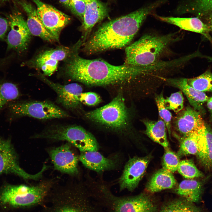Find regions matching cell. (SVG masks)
<instances>
[{"label": "cell", "instance_id": "1", "mask_svg": "<svg viewBox=\"0 0 212 212\" xmlns=\"http://www.w3.org/2000/svg\"><path fill=\"white\" fill-rule=\"evenodd\" d=\"M161 4L158 1L103 23L82 44L83 51L90 54L126 47L148 16Z\"/></svg>", "mask_w": 212, "mask_h": 212}, {"label": "cell", "instance_id": "19", "mask_svg": "<svg viewBox=\"0 0 212 212\" xmlns=\"http://www.w3.org/2000/svg\"><path fill=\"white\" fill-rule=\"evenodd\" d=\"M179 112L174 119L173 125L183 136L197 130L205 125L201 113L193 108L188 106Z\"/></svg>", "mask_w": 212, "mask_h": 212}, {"label": "cell", "instance_id": "12", "mask_svg": "<svg viewBox=\"0 0 212 212\" xmlns=\"http://www.w3.org/2000/svg\"><path fill=\"white\" fill-rule=\"evenodd\" d=\"M32 0L36 5L37 13L41 21L58 41L62 30L70 22L71 17L40 0Z\"/></svg>", "mask_w": 212, "mask_h": 212}, {"label": "cell", "instance_id": "6", "mask_svg": "<svg viewBox=\"0 0 212 212\" xmlns=\"http://www.w3.org/2000/svg\"><path fill=\"white\" fill-rule=\"evenodd\" d=\"M39 139L54 141H66L80 152L97 151L99 144L90 132L77 125H56L48 127L38 134Z\"/></svg>", "mask_w": 212, "mask_h": 212}, {"label": "cell", "instance_id": "11", "mask_svg": "<svg viewBox=\"0 0 212 212\" xmlns=\"http://www.w3.org/2000/svg\"><path fill=\"white\" fill-rule=\"evenodd\" d=\"M8 17L10 30L6 40L7 49L21 53L27 49L32 34L26 21L18 10H14Z\"/></svg>", "mask_w": 212, "mask_h": 212}, {"label": "cell", "instance_id": "37", "mask_svg": "<svg viewBox=\"0 0 212 212\" xmlns=\"http://www.w3.org/2000/svg\"><path fill=\"white\" fill-rule=\"evenodd\" d=\"M85 7L84 0H72L70 10L82 22Z\"/></svg>", "mask_w": 212, "mask_h": 212}, {"label": "cell", "instance_id": "40", "mask_svg": "<svg viewBox=\"0 0 212 212\" xmlns=\"http://www.w3.org/2000/svg\"><path fill=\"white\" fill-rule=\"evenodd\" d=\"M212 11V10L211 11ZM207 23L206 24L208 27L210 32H212V12L208 16L207 19Z\"/></svg>", "mask_w": 212, "mask_h": 212}, {"label": "cell", "instance_id": "33", "mask_svg": "<svg viewBox=\"0 0 212 212\" xmlns=\"http://www.w3.org/2000/svg\"><path fill=\"white\" fill-rule=\"evenodd\" d=\"M164 104L165 107L168 110H172L176 113L180 111L184 106L182 92L179 91L172 94L165 99Z\"/></svg>", "mask_w": 212, "mask_h": 212}, {"label": "cell", "instance_id": "24", "mask_svg": "<svg viewBox=\"0 0 212 212\" xmlns=\"http://www.w3.org/2000/svg\"><path fill=\"white\" fill-rule=\"evenodd\" d=\"M176 181L172 173L163 168L155 172L151 177L146 187L147 191L154 193L174 188Z\"/></svg>", "mask_w": 212, "mask_h": 212}, {"label": "cell", "instance_id": "15", "mask_svg": "<svg viewBox=\"0 0 212 212\" xmlns=\"http://www.w3.org/2000/svg\"><path fill=\"white\" fill-rule=\"evenodd\" d=\"M72 145L67 143L49 149L48 153L56 169L63 173L76 175L79 173V156L73 150Z\"/></svg>", "mask_w": 212, "mask_h": 212}, {"label": "cell", "instance_id": "38", "mask_svg": "<svg viewBox=\"0 0 212 212\" xmlns=\"http://www.w3.org/2000/svg\"><path fill=\"white\" fill-rule=\"evenodd\" d=\"M8 21L0 17V40L4 38L8 29Z\"/></svg>", "mask_w": 212, "mask_h": 212}, {"label": "cell", "instance_id": "28", "mask_svg": "<svg viewBox=\"0 0 212 212\" xmlns=\"http://www.w3.org/2000/svg\"><path fill=\"white\" fill-rule=\"evenodd\" d=\"M20 94L17 86L8 82L0 83V110L18 98Z\"/></svg>", "mask_w": 212, "mask_h": 212}, {"label": "cell", "instance_id": "29", "mask_svg": "<svg viewBox=\"0 0 212 212\" xmlns=\"http://www.w3.org/2000/svg\"><path fill=\"white\" fill-rule=\"evenodd\" d=\"M186 79L188 85L198 91L212 92V73L210 70L195 77Z\"/></svg>", "mask_w": 212, "mask_h": 212}, {"label": "cell", "instance_id": "43", "mask_svg": "<svg viewBox=\"0 0 212 212\" xmlns=\"http://www.w3.org/2000/svg\"><path fill=\"white\" fill-rule=\"evenodd\" d=\"M9 0H0V2H4L8 1Z\"/></svg>", "mask_w": 212, "mask_h": 212}, {"label": "cell", "instance_id": "4", "mask_svg": "<svg viewBox=\"0 0 212 212\" xmlns=\"http://www.w3.org/2000/svg\"><path fill=\"white\" fill-rule=\"evenodd\" d=\"M180 37L175 33L159 35L146 34L127 46L124 64L143 67L160 61V58L168 47Z\"/></svg>", "mask_w": 212, "mask_h": 212}, {"label": "cell", "instance_id": "7", "mask_svg": "<svg viewBox=\"0 0 212 212\" xmlns=\"http://www.w3.org/2000/svg\"><path fill=\"white\" fill-rule=\"evenodd\" d=\"M101 206L106 212H158V202L148 194L118 196L108 190L103 194Z\"/></svg>", "mask_w": 212, "mask_h": 212}, {"label": "cell", "instance_id": "31", "mask_svg": "<svg viewBox=\"0 0 212 212\" xmlns=\"http://www.w3.org/2000/svg\"><path fill=\"white\" fill-rule=\"evenodd\" d=\"M177 170L180 174L186 178L191 179L203 176L202 173L193 162L188 160L180 161Z\"/></svg>", "mask_w": 212, "mask_h": 212}, {"label": "cell", "instance_id": "17", "mask_svg": "<svg viewBox=\"0 0 212 212\" xmlns=\"http://www.w3.org/2000/svg\"><path fill=\"white\" fill-rule=\"evenodd\" d=\"M79 160L85 167L98 173L116 169L122 161L120 154L105 157L97 151L80 152Z\"/></svg>", "mask_w": 212, "mask_h": 212}, {"label": "cell", "instance_id": "25", "mask_svg": "<svg viewBox=\"0 0 212 212\" xmlns=\"http://www.w3.org/2000/svg\"><path fill=\"white\" fill-rule=\"evenodd\" d=\"M142 122L145 127V133L150 139L165 148H168L166 126L163 120L161 119L157 121L144 119Z\"/></svg>", "mask_w": 212, "mask_h": 212}, {"label": "cell", "instance_id": "14", "mask_svg": "<svg viewBox=\"0 0 212 212\" xmlns=\"http://www.w3.org/2000/svg\"><path fill=\"white\" fill-rule=\"evenodd\" d=\"M151 159L150 156L130 158L126 163L118 180L120 191L127 189L132 192L138 186Z\"/></svg>", "mask_w": 212, "mask_h": 212}, {"label": "cell", "instance_id": "21", "mask_svg": "<svg viewBox=\"0 0 212 212\" xmlns=\"http://www.w3.org/2000/svg\"><path fill=\"white\" fill-rule=\"evenodd\" d=\"M166 81L170 85L180 90L194 109L201 113H205L203 105L209 98L205 93L198 91L188 85L186 78H170L166 79Z\"/></svg>", "mask_w": 212, "mask_h": 212}, {"label": "cell", "instance_id": "8", "mask_svg": "<svg viewBox=\"0 0 212 212\" xmlns=\"http://www.w3.org/2000/svg\"><path fill=\"white\" fill-rule=\"evenodd\" d=\"M86 116L94 122L117 131L125 130L129 120L128 112L120 92L110 103L87 112Z\"/></svg>", "mask_w": 212, "mask_h": 212}, {"label": "cell", "instance_id": "16", "mask_svg": "<svg viewBox=\"0 0 212 212\" xmlns=\"http://www.w3.org/2000/svg\"><path fill=\"white\" fill-rule=\"evenodd\" d=\"M37 75L55 91L57 95V101L64 107L73 110L80 107V97L83 89L79 84L72 83L62 85L50 81L40 73Z\"/></svg>", "mask_w": 212, "mask_h": 212}, {"label": "cell", "instance_id": "5", "mask_svg": "<svg viewBox=\"0 0 212 212\" xmlns=\"http://www.w3.org/2000/svg\"><path fill=\"white\" fill-rule=\"evenodd\" d=\"M54 186L52 180L33 186L5 184L0 190V205L29 208L42 205Z\"/></svg>", "mask_w": 212, "mask_h": 212}, {"label": "cell", "instance_id": "30", "mask_svg": "<svg viewBox=\"0 0 212 212\" xmlns=\"http://www.w3.org/2000/svg\"><path fill=\"white\" fill-rule=\"evenodd\" d=\"M196 131L183 136L179 151L180 155L197 154L198 148Z\"/></svg>", "mask_w": 212, "mask_h": 212}, {"label": "cell", "instance_id": "27", "mask_svg": "<svg viewBox=\"0 0 212 212\" xmlns=\"http://www.w3.org/2000/svg\"><path fill=\"white\" fill-rule=\"evenodd\" d=\"M158 212H202L194 203L182 198L169 200L164 203Z\"/></svg>", "mask_w": 212, "mask_h": 212}, {"label": "cell", "instance_id": "20", "mask_svg": "<svg viewBox=\"0 0 212 212\" xmlns=\"http://www.w3.org/2000/svg\"><path fill=\"white\" fill-rule=\"evenodd\" d=\"M27 15L26 23L32 34L49 42H57L46 29L39 19L36 9L30 3L24 0L17 1Z\"/></svg>", "mask_w": 212, "mask_h": 212}, {"label": "cell", "instance_id": "10", "mask_svg": "<svg viewBox=\"0 0 212 212\" xmlns=\"http://www.w3.org/2000/svg\"><path fill=\"white\" fill-rule=\"evenodd\" d=\"M48 168L43 165L41 170L34 174L28 173L20 167L19 157L11 139L0 136V175L11 174L26 180H37Z\"/></svg>", "mask_w": 212, "mask_h": 212}, {"label": "cell", "instance_id": "2", "mask_svg": "<svg viewBox=\"0 0 212 212\" xmlns=\"http://www.w3.org/2000/svg\"><path fill=\"white\" fill-rule=\"evenodd\" d=\"M80 47L77 45L65 60L64 73L71 80L90 86H105L125 82L139 76L137 67L115 66L102 59L82 58L78 52Z\"/></svg>", "mask_w": 212, "mask_h": 212}, {"label": "cell", "instance_id": "35", "mask_svg": "<svg viewBox=\"0 0 212 212\" xmlns=\"http://www.w3.org/2000/svg\"><path fill=\"white\" fill-rule=\"evenodd\" d=\"M191 7L192 11L204 15L212 10V0H194Z\"/></svg>", "mask_w": 212, "mask_h": 212}, {"label": "cell", "instance_id": "39", "mask_svg": "<svg viewBox=\"0 0 212 212\" xmlns=\"http://www.w3.org/2000/svg\"><path fill=\"white\" fill-rule=\"evenodd\" d=\"M207 105L210 113L211 119L212 121V96L209 97L207 101Z\"/></svg>", "mask_w": 212, "mask_h": 212}, {"label": "cell", "instance_id": "23", "mask_svg": "<svg viewBox=\"0 0 212 212\" xmlns=\"http://www.w3.org/2000/svg\"><path fill=\"white\" fill-rule=\"evenodd\" d=\"M154 16L162 21L175 25L183 30L201 34L211 40L208 27L198 18L165 17L155 14Z\"/></svg>", "mask_w": 212, "mask_h": 212}, {"label": "cell", "instance_id": "13", "mask_svg": "<svg viewBox=\"0 0 212 212\" xmlns=\"http://www.w3.org/2000/svg\"><path fill=\"white\" fill-rule=\"evenodd\" d=\"M59 46L43 51L22 64L41 70L44 75L50 76L57 69L59 61L65 60L75 47Z\"/></svg>", "mask_w": 212, "mask_h": 212}, {"label": "cell", "instance_id": "18", "mask_svg": "<svg viewBox=\"0 0 212 212\" xmlns=\"http://www.w3.org/2000/svg\"><path fill=\"white\" fill-rule=\"evenodd\" d=\"M86 4L85 12L81 29V41L84 43L89 37L94 26L108 16L109 9L106 4L99 0H84Z\"/></svg>", "mask_w": 212, "mask_h": 212}, {"label": "cell", "instance_id": "32", "mask_svg": "<svg viewBox=\"0 0 212 212\" xmlns=\"http://www.w3.org/2000/svg\"><path fill=\"white\" fill-rule=\"evenodd\" d=\"M165 99L162 93L156 96L155 100L158 107L159 114L162 119L165 123L169 135H171L172 114L165 105Z\"/></svg>", "mask_w": 212, "mask_h": 212}, {"label": "cell", "instance_id": "26", "mask_svg": "<svg viewBox=\"0 0 212 212\" xmlns=\"http://www.w3.org/2000/svg\"><path fill=\"white\" fill-rule=\"evenodd\" d=\"M175 192L187 201L193 203L201 200L202 186L199 181L193 180H184L181 182Z\"/></svg>", "mask_w": 212, "mask_h": 212}, {"label": "cell", "instance_id": "36", "mask_svg": "<svg viewBox=\"0 0 212 212\" xmlns=\"http://www.w3.org/2000/svg\"><path fill=\"white\" fill-rule=\"evenodd\" d=\"M80 101L88 106H95L101 101L100 96L93 92H82L80 97Z\"/></svg>", "mask_w": 212, "mask_h": 212}, {"label": "cell", "instance_id": "41", "mask_svg": "<svg viewBox=\"0 0 212 212\" xmlns=\"http://www.w3.org/2000/svg\"><path fill=\"white\" fill-rule=\"evenodd\" d=\"M59 1L64 6L70 9L72 0H59Z\"/></svg>", "mask_w": 212, "mask_h": 212}, {"label": "cell", "instance_id": "42", "mask_svg": "<svg viewBox=\"0 0 212 212\" xmlns=\"http://www.w3.org/2000/svg\"><path fill=\"white\" fill-rule=\"evenodd\" d=\"M10 57L9 58H6L0 59V67L5 65L7 64L9 60Z\"/></svg>", "mask_w": 212, "mask_h": 212}, {"label": "cell", "instance_id": "34", "mask_svg": "<svg viewBox=\"0 0 212 212\" xmlns=\"http://www.w3.org/2000/svg\"><path fill=\"white\" fill-rule=\"evenodd\" d=\"M180 161L178 155L168 148H165L163 160V168L172 173L177 170Z\"/></svg>", "mask_w": 212, "mask_h": 212}, {"label": "cell", "instance_id": "3", "mask_svg": "<svg viewBox=\"0 0 212 212\" xmlns=\"http://www.w3.org/2000/svg\"><path fill=\"white\" fill-rule=\"evenodd\" d=\"M42 206L41 212H105L81 183L54 186Z\"/></svg>", "mask_w": 212, "mask_h": 212}, {"label": "cell", "instance_id": "9", "mask_svg": "<svg viewBox=\"0 0 212 212\" xmlns=\"http://www.w3.org/2000/svg\"><path fill=\"white\" fill-rule=\"evenodd\" d=\"M10 118L28 116L41 120L68 117V114L48 101H28L11 102L8 104Z\"/></svg>", "mask_w": 212, "mask_h": 212}, {"label": "cell", "instance_id": "22", "mask_svg": "<svg viewBox=\"0 0 212 212\" xmlns=\"http://www.w3.org/2000/svg\"><path fill=\"white\" fill-rule=\"evenodd\" d=\"M198 152L197 155L206 167H212V130L205 125L197 130Z\"/></svg>", "mask_w": 212, "mask_h": 212}]
</instances>
